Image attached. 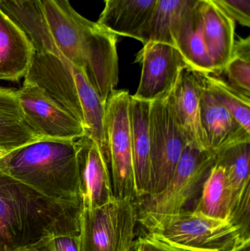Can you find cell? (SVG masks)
Masks as SVG:
<instances>
[{"label": "cell", "mask_w": 250, "mask_h": 251, "mask_svg": "<svg viewBox=\"0 0 250 251\" xmlns=\"http://www.w3.org/2000/svg\"><path fill=\"white\" fill-rule=\"evenodd\" d=\"M35 51L56 50L85 74L106 102L118 83L117 35L77 13L69 0H0Z\"/></svg>", "instance_id": "6da1fadb"}, {"label": "cell", "mask_w": 250, "mask_h": 251, "mask_svg": "<svg viewBox=\"0 0 250 251\" xmlns=\"http://www.w3.org/2000/svg\"><path fill=\"white\" fill-rule=\"evenodd\" d=\"M82 202L60 201L0 170V251H22L46 238L79 233Z\"/></svg>", "instance_id": "7a4b0ae2"}, {"label": "cell", "mask_w": 250, "mask_h": 251, "mask_svg": "<svg viewBox=\"0 0 250 251\" xmlns=\"http://www.w3.org/2000/svg\"><path fill=\"white\" fill-rule=\"evenodd\" d=\"M0 170L50 199L82 202L75 140L42 138L0 158Z\"/></svg>", "instance_id": "3957f363"}, {"label": "cell", "mask_w": 250, "mask_h": 251, "mask_svg": "<svg viewBox=\"0 0 250 251\" xmlns=\"http://www.w3.org/2000/svg\"><path fill=\"white\" fill-rule=\"evenodd\" d=\"M24 80L42 88L50 97L81 122L85 134L107 155L106 103L84 72L56 50L35 51Z\"/></svg>", "instance_id": "277c9868"}, {"label": "cell", "mask_w": 250, "mask_h": 251, "mask_svg": "<svg viewBox=\"0 0 250 251\" xmlns=\"http://www.w3.org/2000/svg\"><path fill=\"white\" fill-rule=\"evenodd\" d=\"M138 223L144 234L186 251H235L250 241L228 220L186 209L173 215L138 217Z\"/></svg>", "instance_id": "5b68a950"}, {"label": "cell", "mask_w": 250, "mask_h": 251, "mask_svg": "<svg viewBox=\"0 0 250 251\" xmlns=\"http://www.w3.org/2000/svg\"><path fill=\"white\" fill-rule=\"evenodd\" d=\"M136 200L114 199L98 207L82 209L80 251H133L138 224Z\"/></svg>", "instance_id": "8992f818"}, {"label": "cell", "mask_w": 250, "mask_h": 251, "mask_svg": "<svg viewBox=\"0 0 250 251\" xmlns=\"http://www.w3.org/2000/svg\"><path fill=\"white\" fill-rule=\"evenodd\" d=\"M214 162L215 156L210 152L188 145L165 189L136 199L138 217L173 215L186 209L201 193Z\"/></svg>", "instance_id": "52a82bcc"}, {"label": "cell", "mask_w": 250, "mask_h": 251, "mask_svg": "<svg viewBox=\"0 0 250 251\" xmlns=\"http://www.w3.org/2000/svg\"><path fill=\"white\" fill-rule=\"evenodd\" d=\"M128 91H113L106 103L105 131L115 199L136 200Z\"/></svg>", "instance_id": "ba28073f"}, {"label": "cell", "mask_w": 250, "mask_h": 251, "mask_svg": "<svg viewBox=\"0 0 250 251\" xmlns=\"http://www.w3.org/2000/svg\"><path fill=\"white\" fill-rule=\"evenodd\" d=\"M149 129L151 183L148 196H151L167 187L189 144L175 120L167 97L151 102Z\"/></svg>", "instance_id": "9c48e42d"}, {"label": "cell", "mask_w": 250, "mask_h": 251, "mask_svg": "<svg viewBox=\"0 0 250 251\" xmlns=\"http://www.w3.org/2000/svg\"><path fill=\"white\" fill-rule=\"evenodd\" d=\"M17 95L23 122L41 137L76 140L85 135L81 122L35 84L23 81Z\"/></svg>", "instance_id": "30bf717a"}, {"label": "cell", "mask_w": 250, "mask_h": 251, "mask_svg": "<svg viewBox=\"0 0 250 251\" xmlns=\"http://www.w3.org/2000/svg\"><path fill=\"white\" fill-rule=\"evenodd\" d=\"M143 45L135 60L142 66L140 81L132 97L152 102L167 97L182 71L189 66L174 46L158 41H148Z\"/></svg>", "instance_id": "8fae6325"}, {"label": "cell", "mask_w": 250, "mask_h": 251, "mask_svg": "<svg viewBox=\"0 0 250 251\" xmlns=\"http://www.w3.org/2000/svg\"><path fill=\"white\" fill-rule=\"evenodd\" d=\"M204 85L201 73L183 69L167 97L172 113L189 146L206 151L201 118V100Z\"/></svg>", "instance_id": "7c38bea8"}, {"label": "cell", "mask_w": 250, "mask_h": 251, "mask_svg": "<svg viewBox=\"0 0 250 251\" xmlns=\"http://www.w3.org/2000/svg\"><path fill=\"white\" fill-rule=\"evenodd\" d=\"M79 193L83 209H92L114 199L108 163L99 146L89 136L75 140Z\"/></svg>", "instance_id": "4fadbf2b"}, {"label": "cell", "mask_w": 250, "mask_h": 251, "mask_svg": "<svg viewBox=\"0 0 250 251\" xmlns=\"http://www.w3.org/2000/svg\"><path fill=\"white\" fill-rule=\"evenodd\" d=\"M197 7L207 50L220 73L233 53L236 20L215 0H200Z\"/></svg>", "instance_id": "5bb4252c"}, {"label": "cell", "mask_w": 250, "mask_h": 251, "mask_svg": "<svg viewBox=\"0 0 250 251\" xmlns=\"http://www.w3.org/2000/svg\"><path fill=\"white\" fill-rule=\"evenodd\" d=\"M35 54L30 38L0 7V80L19 82L24 78Z\"/></svg>", "instance_id": "9a60e30c"}, {"label": "cell", "mask_w": 250, "mask_h": 251, "mask_svg": "<svg viewBox=\"0 0 250 251\" xmlns=\"http://www.w3.org/2000/svg\"><path fill=\"white\" fill-rule=\"evenodd\" d=\"M201 118L207 149L214 156L230 146L250 142V133L214 100L205 87L201 100Z\"/></svg>", "instance_id": "2e32d148"}, {"label": "cell", "mask_w": 250, "mask_h": 251, "mask_svg": "<svg viewBox=\"0 0 250 251\" xmlns=\"http://www.w3.org/2000/svg\"><path fill=\"white\" fill-rule=\"evenodd\" d=\"M151 102L134 99L129 103L134 176L136 196H149L151 183V146L149 129Z\"/></svg>", "instance_id": "e0dca14e"}, {"label": "cell", "mask_w": 250, "mask_h": 251, "mask_svg": "<svg viewBox=\"0 0 250 251\" xmlns=\"http://www.w3.org/2000/svg\"><path fill=\"white\" fill-rule=\"evenodd\" d=\"M159 0H107L98 22L113 33L138 40Z\"/></svg>", "instance_id": "ac0fdd59"}, {"label": "cell", "mask_w": 250, "mask_h": 251, "mask_svg": "<svg viewBox=\"0 0 250 251\" xmlns=\"http://www.w3.org/2000/svg\"><path fill=\"white\" fill-rule=\"evenodd\" d=\"M197 5L188 10L178 22L173 32V46L191 69L203 74L217 73L204 41Z\"/></svg>", "instance_id": "d6986e66"}, {"label": "cell", "mask_w": 250, "mask_h": 251, "mask_svg": "<svg viewBox=\"0 0 250 251\" xmlns=\"http://www.w3.org/2000/svg\"><path fill=\"white\" fill-rule=\"evenodd\" d=\"M233 203V190L226 171L214 162L192 211L208 218L226 221Z\"/></svg>", "instance_id": "ffe728a7"}, {"label": "cell", "mask_w": 250, "mask_h": 251, "mask_svg": "<svg viewBox=\"0 0 250 251\" xmlns=\"http://www.w3.org/2000/svg\"><path fill=\"white\" fill-rule=\"evenodd\" d=\"M200 0H159L155 11L148 25L139 34L138 41L145 44L158 41L173 46V35L183 15L195 7Z\"/></svg>", "instance_id": "44dd1931"}, {"label": "cell", "mask_w": 250, "mask_h": 251, "mask_svg": "<svg viewBox=\"0 0 250 251\" xmlns=\"http://www.w3.org/2000/svg\"><path fill=\"white\" fill-rule=\"evenodd\" d=\"M201 73V72H200ZM205 89L250 133V97L232 86L219 73H201Z\"/></svg>", "instance_id": "7402d4cb"}, {"label": "cell", "mask_w": 250, "mask_h": 251, "mask_svg": "<svg viewBox=\"0 0 250 251\" xmlns=\"http://www.w3.org/2000/svg\"><path fill=\"white\" fill-rule=\"evenodd\" d=\"M250 142L238 143L216 155L215 163L223 167L230 181L233 206L250 187Z\"/></svg>", "instance_id": "603a6c76"}, {"label": "cell", "mask_w": 250, "mask_h": 251, "mask_svg": "<svg viewBox=\"0 0 250 251\" xmlns=\"http://www.w3.org/2000/svg\"><path fill=\"white\" fill-rule=\"evenodd\" d=\"M220 73L238 91L250 97V38L235 41L233 53L227 64Z\"/></svg>", "instance_id": "cb8c5ba5"}, {"label": "cell", "mask_w": 250, "mask_h": 251, "mask_svg": "<svg viewBox=\"0 0 250 251\" xmlns=\"http://www.w3.org/2000/svg\"><path fill=\"white\" fill-rule=\"evenodd\" d=\"M44 137L35 132L23 122L0 123V149L11 151Z\"/></svg>", "instance_id": "d4e9b609"}, {"label": "cell", "mask_w": 250, "mask_h": 251, "mask_svg": "<svg viewBox=\"0 0 250 251\" xmlns=\"http://www.w3.org/2000/svg\"><path fill=\"white\" fill-rule=\"evenodd\" d=\"M23 122L17 90L0 87V123Z\"/></svg>", "instance_id": "484cf974"}, {"label": "cell", "mask_w": 250, "mask_h": 251, "mask_svg": "<svg viewBox=\"0 0 250 251\" xmlns=\"http://www.w3.org/2000/svg\"><path fill=\"white\" fill-rule=\"evenodd\" d=\"M228 221L239 228L246 238L250 239V187L233 205Z\"/></svg>", "instance_id": "4316f807"}, {"label": "cell", "mask_w": 250, "mask_h": 251, "mask_svg": "<svg viewBox=\"0 0 250 251\" xmlns=\"http://www.w3.org/2000/svg\"><path fill=\"white\" fill-rule=\"evenodd\" d=\"M236 22L250 26V0H215Z\"/></svg>", "instance_id": "83f0119b"}, {"label": "cell", "mask_w": 250, "mask_h": 251, "mask_svg": "<svg viewBox=\"0 0 250 251\" xmlns=\"http://www.w3.org/2000/svg\"><path fill=\"white\" fill-rule=\"evenodd\" d=\"M135 246L139 251H186L159 241L144 233L136 240Z\"/></svg>", "instance_id": "f1b7e54d"}, {"label": "cell", "mask_w": 250, "mask_h": 251, "mask_svg": "<svg viewBox=\"0 0 250 251\" xmlns=\"http://www.w3.org/2000/svg\"><path fill=\"white\" fill-rule=\"evenodd\" d=\"M51 241L55 251H80L79 233L54 236Z\"/></svg>", "instance_id": "f546056e"}, {"label": "cell", "mask_w": 250, "mask_h": 251, "mask_svg": "<svg viewBox=\"0 0 250 251\" xmlns=\"http://www.w3.org/2000/svg\"><path fill=\"white\" fill-rule=\"evenodd\" d=\"M51 238L45 239L37 244L29 246L22 251H55Z\"/></svg>", "instance_id": "4dcf8cb0"}, {"label": "cell", "mask_w": 250, "mask_h": 251, "mask_svg": "<svg viewBox=\"0 0 250 251\" xmlns=\"http://www.w3.org/2000/svg\"><path fill=\"white\" fill-rule=\"evenodd\" d=\"M235 251H250V241L245 243Z\"/></svg>", "instance_id": "1f68e13d"}, {"label": "cell", "mask_w": 250, "mask_h": 251, "mask_svg": "<svg viewBox=\"0 0 250 251\" xmlns=\"http://www.w3.org/2000/svg\"><path fill=\"white\" fill-rule=\"evenodd\" d=\"M8 151H4V150H1V149H0V158L3 157V156H5V155H7V153H9Z\"/></svg>", "instance_id": "d6a6232c"}, {"label": "cell", "mask_w": 250, "mask_h": 251, "mask_svg": "<svg viewBox=\"0 0 250 251\" xmlns=\"http://www.w3.org/2000/svg\"><path fill=\"white\" fill-rule=\"evenodd\" d=\"M133 251H138V249H136V247H135V248H134V250H133Z\"/></svg>", "instance_id": "836d02e7"}, {"label": "cell", "mask_w": 250, "mask_h": 251, "mask_svg": "<svg viewBox=\"0 0 250 251\" xmlns=\"http://www.w3.org/2000/svg\"><path fill=\"white\" fill-rule=\"evenodd\" d=\"M104 1H107V0H104Z\"/></svg>", "instance_id": "e575fe53"}, {"label": "cell", "mask_w": 250, "mask_h": 251, "mask_svg": "<svg viewBox=\"0 0 250 251\" xmlns=\"http://www.w3.org/2000/svg\"></svg>", "instance_id": "d590c367"}]
</instances>
